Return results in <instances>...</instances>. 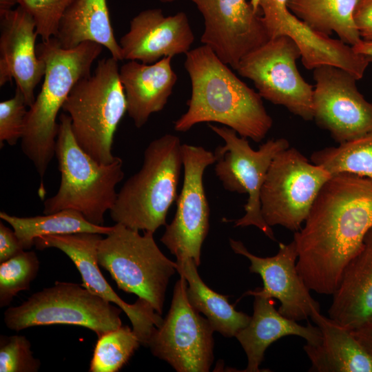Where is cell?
Returning a JSON list of instances; mask_svg holds the SVG:
<instances>
[{
  "instance_id": "obj_40",
  "label": "cell",
  "mask_w": 372,
  "mask_h": 372,
  "mask_svg": "<svg viewBox=\"0 0 372 372\" xmlns=\"http://www.w3.org/2000/svg\"><path fill=\"white\" fill-rule=\"evenodd\" d=\"M369 60H370L371 63H372V58H369Z\"/></svg>"
},
{
  "instance_id": "obj_35",
  "label": "cell",
  "mask_w": 372,
  "mask_h": 372,
  "mask_svg": "<svg viewBox=\"0 0 372 372\" xmlns=\"http://www.w3.org/2000/svg\"><path fill=\"white\" fill-rule=\"evenodd\" d=\"M25 249L22 247L14 229L0 222V263L6 261Z\"/></svg>"
},
{
  "instance_id": "obj_15",
  "label": "cell",
  "mask_w": 372,
  "mask_h": 372,
  "mask_svg": "<svg viewBox=\"0 0 372 372\" xmlns=\"http://www.w3.org/2000/svg\"><path fill=\"white\" fill-rule=\"evenodd\" d=\"M190 1L204 18L200 42L235 70L244 56L270 39L261 14L247 0Z\"/></svg>"
},
{
  "instance_id": "obj_9",
  "label": "cell",
  "mask_w": 372,
  "mask_h": 372,
  "mask_svg": "<svg viewBox=\"0 0 372 372\" xmlns=\"http://www.w3.org/2000/svg\"><path fill=\"white\" fill-rule=\"evenodd\" d=\"M331 175L293 147L272 161L260 191L262 216L270 226L298 231Z\"/></svg>"
},
{
  "instance_id": "obj_11",
  "label": "cell",
  "mask_w": 372,
  "mask_h": 372,
  "mask_svg": "<svg viewBox=\"0 0 372 372\" xmlns=\"http://www.w3.org/2000/svg\"><path fill=\"white\" fill-rule=\"evenodd\" d=\"M300 50L289 37L271 38L240 61L238 73L253 81L262 98L285 107L305 121L313 120L314 87L299 72Z\"/></svg>"
},
{
  "instance_id": "obj_33",
  "label": "cell",
  "mask_w": 372,
  "mask_h": 372,
  "mask_svg": "<svg viewBox=\"0 0 372 372\" xmlns=\"http://www.w3.org/2000/svg\"><path fill=\"white\" fill-rule=\"evenodd\" d=\"M23 93L16 88L14 95L0 103V143L14 145L21 139L28 110Z\"/></svg>"
},
{
  "instance_id": "obj_32",
  "label": "cell",
  "mask_w": 372,
  "mask_h": 372,
  "mask_svg": "<svg viewBox=\"0 0 372 372\" xmlns=\"http://www.w3.org/2000/svg\"><path fill=\"white\" fill-rule=\"evenodd\" d=\"M74 1L19 0V5L32 16L42 41H48L55 35L61 18Z\"/></svg>"
},
{
  "instance_id": "obj_23",
  "label": "cell",
  "mask_w": 372,
  "mask_h": 372,
  "mask_svg": "<svg viewBox=\"0 0 372 372\" xmlns=\"http://www.w3.org/2000/svg\"><path fill=\"white\" fill-rule=\"evenodd\" d=\"M310 318L320 330L321 341L303 349L312 372H372V357L351 331L314 310Z\"/></svg>"
},
{
  "instance_id": "obj_3",
  "label": "cell",
  "mask_w": 372,
  "mask_h": 372,
  "mask_svg": "<svg viewBox=\"0 0 372 372\" xmlns=\"http://www.w3.org/2000/svg\"><path fill=\"white\" fill-rule=\"evenodd\" d=\"M103 48L86 41L74 48L64 49L54 37L37 45V56L45 61L46 70L41 91L25 115L21 145L40 176L41 197L45 195L43 178L55 155L58 113L74 85L91 74L92 65Z\"/></svg>"
},
{
  "instance_id": "obj_31",
  "label": "cell",
  "mask_w": 372,
  "mask_h": 372,
  "mask_svg": "<svg viewBox=\"0 0 372 372\" xmlns=\"http://www.w3.org/2000/svg\"><path fill=\"white\" fill-rule=\"evenodd\" d=\"M41 362L33 356L31 343L24 335H1L0 371L37 372Z\"/></svg>"
},
{
  "instance_id": "obj_37",
  "label": "cell",
  "mask_w": 372,
  "mask_h": 372,
  "mask_svg": "<svg viewBox=\"0 0 372 372\" xmlns=\"http://www.w3.org/2000/svg\"><path fill=\"white\" fill-rule=\"evenodd\" d=\"M352 48L358 54L372 58V41L362 40L358 43L353 45Z\"/></svg>"
},
{
  "instance_id": "obj_12",
  "label": "cell",
  "mask_w": 372,
  "mask_h": 372,
  "mask_svg": "<svg viewBox=\"0 0 372 372\" xmlns=\"http://www.w3.org/2000/svg\"><path fill=\"white\" fill-rule=\"evenodd\" d=\"M187 288L186 279L180 275L168 313L152 333L147 347L178 372H207L214 360L215 331L189 304Z\"/></svg>"
},
{
  "instance_id": "obj_10",
  "label": "cell",
  "mask_w": 372,
  "mask_h": 372,
  "mask_svg": "<svg viewBox=\"0 0 372 372\" xmlns=\"http://www.w3.org/2000/svg\"><path fill=\"white\" fill-rule=\"evenodd\" d=\"M223 138L225 145L216 147L215 173L223 187L231 192L247 194L245 215L234 220L235 227L255 226L268 238L276 240L272 229L261 214L260 191L274 157L289 147L285 138L270 139L253 149L247 138L237 135L234 130L209 125Z\"/></svg>"
},
{
  "instance_id": "obj_30",
  "label": "cell",
  "mask_w": 372,
  "mask_h": 372,
  "mask_svg": "<svg viewBox=\"0 0 372 372\" xmlns=\"http://www.w3.org/2000/svg\"><path fill=\"white\" fill-rule=\"evenodd\" d=\"M39 260L34 251H22L0 264V306L10 304L21 291L28 290L39 269Z\"/></svg>"
},
{
  "instance_id": "obj_13",
  "label": "cell",
  "mask_w": 372,
  "mask_h": 372,
  "mask_svg": "<svg viewBox=\"0 0 372 372\" xmlns=\"http://www.w3.org/2000/svg\"><path fill=\"white\" fill-rule=\"evenodd\" d=\"M183 181L176 211L161 238L176 260L192 258L200 264L201 248L209 228V207L203 185L206 168L216 158L203 147L182 145Z\"/></svg>"
},
{
  "instance_id": "obj_25",
  "label": "cell",
  "mask_w": 372,
  "mask_h": 372,
  "mask_svg": "<svg viewBox=\"0 0 372 372\" xmlns=\"http://www.w3.org/2000/svg\"><path fill=\"white\" fill-rule=\"evenodd\" d=\"M176 262L177 272L189 285L187 295L189 304L206 316L214 331L231 338L249 324L251 316L236 311L229 302L228 296L218 293L205 284L193 259H178Z\"/></svg>"
},
{
  "instance_id": "obj_34",
  "label": "cell",
  "mask_w": 372,
  "mask_h": 372,
  "mask_svg": "<svg viewBox=\"0 0 372 372\" xmlns=\"http://www.w3.org/2000/svg\"><path fill=\"white\" fill-rule=\"evenodd\" d=\"M353 17L362 40L372 41V0H359Z\"/></svg>"
},
{
  "instance_id": "obj_27",
  "label": "cell",
  "mask_w": 372,
  "mask_h": 372,
  "mask_svg": "<svg viewBox=\"0 0 372 372\" xmlns=\"http://www.w3.org/2000/svg\"><path fill=\"white\" fill-rule=\"evenodd\" d=\"M0 218L12 227L25 250L34 245V240L38 237L80 232L107 235L113 228L112 226L92 224L73 209L33 217H18L1 211Z\"/></svg>"
},
{
  "instance_id": "obj_4",
  "label": "cell",
  "mask_w": 372,
  "mask_h": 372,
  "mask_svg": "<svg viewBox=\"0 0 372 372\" xmlns=\"http://www.w3.org/2000/svg\"><path fill=\"white\" fill-rule=\"evenodd\" d=\"M182 145L180 138L171 134L149 143L141 168L118 192L110 211L113 221L152 233L166 225L168 211L178 198L183 169Z\"/></svg>"
},
{
  "instance_id": "obj_16",
  "label": "cell",
  "mask_w": 372,
  "mask_h": 372,
  "mask_svg": "<svg viewBox=\"0 0 372 372\" xmlns=\"http://www.w3.org/2000/svg\"><path fill=\"white\" fill-rule=\"evenodd\" d=\"M102 238V234L90 232L48 235L37 238L34 246L40 250L56 248L65 254L79 271L81 285L119 307L130 319L141 344L147 347L152 333L163 319L147 300L138 298L134 304H128L108 284L97 260L98 247Z\"/></svg>"
},
{
  "instance_id": "obj_38",
  "label": "cell",
  "mask_w": 372,
  "mask_h": 372,
  "mask_svg": "<svg viewBox=\"0 0 372 372\" xmlns=\"http://www.w3.org/2000/svg\"><path fill=\"white\" fill-rule=\"evenodd\" d=\"M16 4H19V0H0V10L12 9Z\"/></svg>"
},
{
  "instance_id": "obj_26",
  "label": "cell",
  "mask_w": 372,
  "mask_h": 372,
  "mask_svg": "<svg viewBox=\"0 0 372 372\" xmlns=\"http://www.w3.org/2000/svg\"><path fill=\"white\" fill-rule=\"evenodd\" d=\"M359 0H287L291 13L314 31L339 39L353 46L362 39L354 21Z\"/></svg>"
},
{
  "instance_id": "obj_28",
  "label": "cell",
  "mask_w": 372,
  "mask_h": 372,
  "mask_svg": "<svg viewBox=\"0 0 372 372\" xmlns=\"http://www.w3.org/2000/svg\"><path fill=\"white\" fill-rule=\"evenodd\" d=\"M313 163L331 176L347 173L372 181V132L353 140L313 152Z\"/></svg>"
},
{
  "instance_id": "obj_29",
  "label": "cell",
  "mask_w": 372,
  "mask_h": 372,
  "mask_svg": "<svg viewBox=\"0 0 372 372\" xmlns=\"http://www.w3.org/2000/svg\"><path fill=\"white\" fill-rule=\"evenodd\" d=\"M140 344L136 333L127 325L103 334L96 343L89 371H119Z\"/></svg>"
},
{
  "instance_id": "obj_8",
  "label": "cell",
  "mask_w": 372,
  "mask_h": 372,
  "mask_svg": "<svg viewBox=\"0 0 372 372\" xmlns=\"http://www.w3.org/2000/svg\"><path fill=\"white\" fill-rule=\"evenodd\" d=\"M123 310L92 293L81 285L56 281L4 313L6 327L13 331L51 324L87 328L99 337L122 326Z\"/></svg>"
},
{
  "instance_id": "obj_7",
  "label": "cell",
  "mask_w": 372,
  "mask_h": 372,
  "mask_svg": "<svg viewBox=\"0 0 372 372\" xmlns=\"http://www.w3.org/2000/svg\"><path fill=\"white\" fill-rule=\"evenodd\" d=\"M103 238L97 250L99 265L107 270L118 287L147 300L160 315L176 262L168 259L154 238V233L116 223Z\"/></svg>"
},
{
  "instance_id": "obj_22",
  "label": "cell",
  "mask_w": 372,
  "mask_h": 372,
  "mask_svg": "<svg viewBox=\"0 0 372 372\" xmlns=\"http://www.w3.org/2000/svg\"><path fill=\"white\" fill-rule=\"evenodd\" d=\"M296 335L307 343L316 345L322 339L319 328L309 322L307 326L297 323L276 309L272 298L254 296V313L249 324L236 335L247 358L244 371L258 372L266 349L278 339Z\"/></svg>"
},
{
  "instance_id": "obj_39",
  "label": "cell",
  "mask_w": 372,
  "mask_h": 372,
  "mask_svg": "<svg viewBox=\"0 0 372 372\" xmlns=\"http://www.w3.org/2000/svg\"><path fill=\"white\" fill-rule=\"evenodd\" d=\"M259 1L260 0H250V3L253 6L254 9L256 11L260 13V11L259 10ZM261 14V13H260Z\"/></svg>"
},
{
  "instance_id": "obj_5",
  "label": "cell",
  "mask_w": 372,
  "mask_h": 372,
  "mask_svg": "<svg viewBox=\"0 0 372 372\" xmlns=\"http://www.w3.org/2000/svg\"><path fill=\"white\" fill-rule=\"evenodd\" d=\"M55 155L61 173L59 188L43 203V214L63 209L79 212L88 222L103 225L104 215L115 204L116 187L124 177L123 161L116 156L107 164L97 162L77 143L71 118L59 116Z\"/></svg>"
},
{
  "instance_id": "obj_41",
  "label": "cell",
  "mask_w": 372,
  "mask_h": 372,
  "mask_svg": "<svg viewBox=\"0 0 372 372\" xmlns=\"http://www.w3.org/2000/svg\"><path fill=\"white\" fill-rule=\"evenodd\" d=\"M372 324V322H371V324Z\"/></svg>"
},
{
  "instance_id": "obj_14",
  "label": "cell",
  "mask_w": 372,
  "mask_h": 372,
  "mask_svg": "<svg viewBox=\"0 0 372 372\" xmlns=\"http://www.w3.org/2000/svg\"><path fill=\"white\" fill-rule=\"evenodd\" d=\"M313 120L338 143L372 132V103L356 86L349 72L324 65L313 70Z\"/></svg>"
},
{
  "instance_id": "obj_20",
  "label": "cell",
  "mask_w": 372,
  "mask_h": 372,
  "mask_svg": "<svg viewBox=\"0 0 372 372\" xmlns=\"http://www.w3.org/2000/svg\"><path fill=\"white\" fill-rule=\"evenodd\" d=\"M172 57H163L152 64L129 61L119 69L127 112L137 128L142 127L151 114L163 110L177 81L171 65Z\"/></svg>"
},
{
  "instance_id": "obj_24",
  "label": "cell",
  "mask_w": 372,
  "mask_h": 372,
  "mask_svg": "<svg viewBox=\"0 0 372 372\" xmlns=\"http://www.w3.org/2000/svg\"><path fill=\"white\" fill-rule=\"evenodd\" d=\"M64 49L92 41L107 48L113 58L123 59L112 27L107 0H74L68 8L53 37Z\"/></svg>"
},
{
  "instance_id": "obj_2",
  "label": "cell",
  "mask_w": 372,
  "mask_h": 372,
  "mask_svg": "<svg viewBox=\"0 0 372 372\" xmlns=\"http://www.w3.org/2000/svg\"><path fill=\"white\" fill-rule=\"evenodd\" d=\"M184 66L192 84L188 109L174 123L185 132L200 123L214 122L245 138L260 142L273 120L260 95L241 81L206 45L185 54Z\"/></svg>"
},
{
  "instance_id": "obj_6",
  "label": "cell",
  "mask_w": 372,
  "mask_h": 372,
  "mask_svg": "<svg viewBox=\"0 0 372 372\" xmlns=\"http://www.w3.org/2000/svg\"><path fill=\"white\" fill-rule=\"evenodd\" d=\"M118 61L112 56L99 60L94 72L74 85L62 107L71 118L77 143L103 164L116 158L112 154L114 137L127 112Z\"/></svg>"
},
{
  "instance_id": "obj_17",
  "label": "cell",
  "mask_w": 372,
  "mask_h": 372,
  "mask_svg": "<svg viewBox=\"0 0 372 372\" xmlns=\"http://www.w3.org/2000/svg\"><path fill=\"white\" fill-rule=\"evenodd\" d=\"M234 253L245 256L251 262L249 271L258 273L263 281V287L248 291L244 296H260L279 300L278 311L284 316L300 321L307 320L314 310L320 311L298 272V251L293 240L289 244L279 243L278 253L271 257L262 258L250 253L239 240L229 238Z\"/></svg>"
},
{
  "instance_id": "obj_19",
  "label": "cell",
  "mask_w": 372,
  "mask_h": 372,
  "mask_svg": "<svg viewBox=\"0 0 372 372\" xmlns=\"http://www.w3.org/2000/svg\"><path fill=\"white\" fill-rule=\"evenodd\" d=\"M194 35L186 13L165 16L161 9L141 11L120 39L123 59L152 64L190 50Z\"/></svg>"
},
{
  "instance_id": "obj_36",
  "label": "cell",
  "mask_w": 372,
  "mask_h": 372,
  "mask_svg": "<svg viewBox=\"0 0 372 372\" xmlns=\"http://www.w3.org/2000/svg\"><path fill=\"white\" fill-rule=\"evenodd\" d=\"M358 341L372 357V324L351 331Z\"/></svg>"
},
{
  "instance_id": "obj_1",
  "label": "cell",
  "mask_w": 372,
  "mask_h": 372,
  "mask_svg": "<svg viewBox=\"0 0 372 372\" xmlns=\"http://www.w3.org/2000/svg\"><path fill=\"white\" fill-rule=\"evenodd\" d=\"M372 228V181L354 174L331 176L301 229L294 232L298 273L311 291L333 294L344 269Z\"/></svg>"
},
{
  "instance_id": "obj_21",
  "label": "cell",
  "mask_w": 372,
  "mask_h": 372,
  "mask_svg": "<svg viewBox=\"0 0 372 372\" xmlns=\"http://www.w3.org/2000/svg\"><path fill=\"white\" fill-rule=\"evenodd\" d=\"M328 311L331 319L351 331L372 322V228L362 249L344 269Z\"/></svg>"
},
{
  "instance_id": "obj_18",
  "label": "cell",
  "mask_w": 372,
  "mask_h": 372,
  "mask_svg": "<svg viewBox=\"0 0 372 372\" xmlns=\"http://www.w3.org/2000/svg\"><path fill=\"white\" fill-rule=\"evenodd\" d=\"M37 36L32 16L22 6L0 10V86L14 79L28 107L46 70L37 54Z\"/></svg>"
}]
</instances>
